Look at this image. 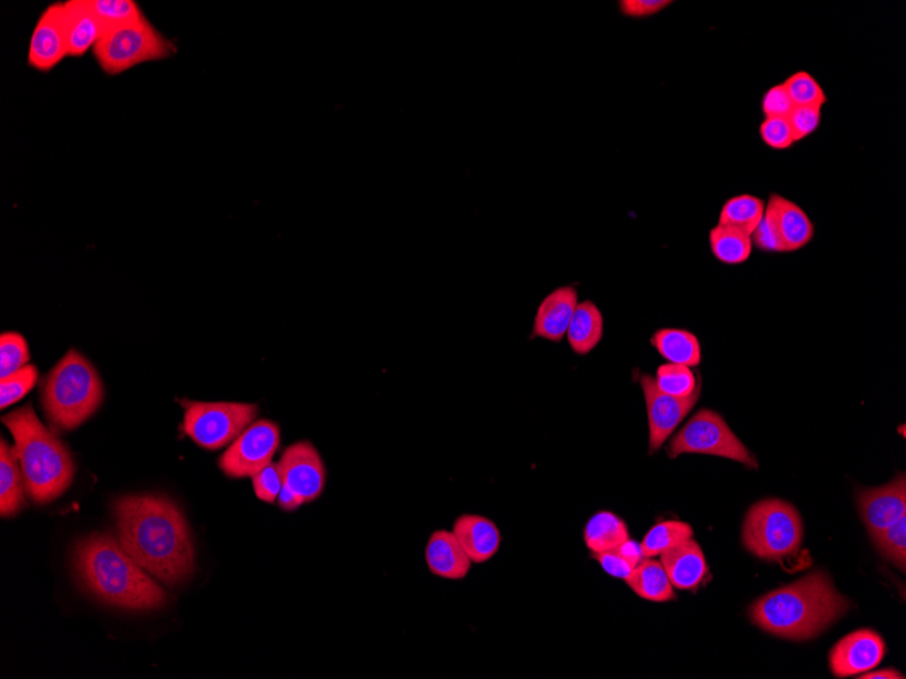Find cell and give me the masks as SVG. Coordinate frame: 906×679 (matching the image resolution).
Wrapping results in <instances>:
<instances>
[{
	"label": "cell",
	"instance_id": "1",
	"mask_svg": "<svg viewBox=\"0 0 906 679\" xmlns=\"http://www.w3.org/2000/svg\"><path fill=\"white\" fill-rule=\"evenodd\" d=\"M116 535L138 566L175 586L195 572V545L177 503L165 495H128L113 503Z\"/></svg>",
	"mask_w": 906,
	"mask_h": 679
},
{
	"label": "cell",
	"instance_id": "2",
	"mask_svg": "<svg viewBox=\"0 0 906 679\" xmlns=\"http://www.w3.org/2000/svg\"><path fill=\"white\" fill-rule=\"evenodd\" d=\"M74 568L84 590L114 608L150 611L167 603L166 593L109 533L76 543Z\"/></svg>",
	"mask_w": 906,
	"mask_h": 679
},
{
	"label": "cell",
	"instance_id": "3",
	"mask_svg": "<svg viewBox=\"0 0 906 679\" xmlns=\"http://www.w3.org/2000/svg\"><path fill=\"white\" fill-rule=\"evenodd\" d=\"M850 604L823 572L782 587L752 605L754 624L779 638L812 639L847 614Z\"/></svg>",
	"mask_w": 906,
	"mask_h": 679
},
{
	"label": "cell",
	"instance_id": "4",
	"mask_svg": "<svg viewBox=\"0 0 906 679\" xmlns=\"http://www.w3.org/2000/svg\"><path fill=\"white\" fill-rule=\"evenodd\" d=\"M14 436L27 495L38 505L62 496L75 476V463L69 447L47 429L32 404L2 418Z\"/></svg>",
	"mask_w": 906,
	"mask_h": 679
},
{
	"label": "cell",
	"instance_id": "5",
	"mask_svg": "<svg viewBox=\"0 0 906 679\" xmlns=\"http://www.w3.org/2000/svg\"><path fill=\"white\" fill-rule=\"evenodd\" d=\"M102 400L104 385L99 372L76 350H70L52 369L41 391L48 421L60 430L80 428L100 409Z\"/></svg>",
	"mask_w": 906,
	"mask_h": 679
},
{
	"label": "cell",
	"instance_id": "6",
	"mask_svg": "<svg viewBox=\"0 0 906 679\" xmlns=\"http://www.w3.org/2000/svg\"><path fill=\"white\" fill-rule=\"evenodd\" d=\"M93 52L100 69L116 76L144 63L171 59L177 45L143 17L130 25L107 30Z\"/></svg>",
	"mask_w": 906,
	"mask_h": 679
},
{
	"label": "cell",
	"instance_id": "7",
	"mask_svg": "<svg viewBox=\"0 0 906 679\" xmlns=\"http://www.w3.org/2000/svg\"><path fill=\"white\" fill-rule=\"evenodd\" d=\"M803 539L801 515L790 503L766 500L749 511L742 542L749 552L765 560L794 555Z\"/></svg>",
	"mask_w": 906,
	"mask_h": 679
},
{
	"label": "cell",
	"instance_id": "8",
	"mask_svg": "<svg viewBox=\"0 0 906 679\" xmlns=\"http://www.w3.org/2000/svg\"><path fill=\"white\" fill-rule=\"evenodd\" d=\"M670 459L681 454H709L733 460L748 469L758 470L759 463L749 449L742 444L727 421L712 410H699L680 432L670 441L667 449Z\"/></svg>",
	"mask_w": 906,
	"mask_h": 679
},
{
	"label": "cell",
	"instance_id": "9",
	"mask_svg": "<svg viewBox=\"0 0 906 679\" xmlns=\"http://www.w3.org/2000/svg\"><path fill=\"white\" fill-rule=\"evenodd\" d=\"M256 404L189 403L184 416V432L207 451L231 445L258 415Z\"/></svg>",
	"mask_w": 906,
	"mask_h": 679
},
{
	"label": "cell",
	"instance_id": "10",
	"mask_svg": "<svg viewBox=\"0 0 906 679\" xmlns=\"http://www.w3.org/2000/svg\"><path fill=\"white\" fill-rule=\"evenodd\" d=\"M279 446L280 429L275 422H254L222 454L220 470L234 479L253 477L274 463Z\"/></svg>",
	"mask_w": 906,
	"mask_h": 679
},
{
	"label": "cell",
	"instance_id": "11",
	"mask_svg": "<svg viewBox=\"0 0 906 679\" xmlns=\"http://www.w3.org/2000/svg\"><path fill=\"white\" fill-rule=\"evenodd\" d=\"M639 384L642 388L646 410H648L649 422V453L660 451L670 435L676 432L679 424L690 414L694 404L698 403L700 391L692 397L680 399L667 395L657 387L655 378L649 374L639 375Z\"/></svg>",
	"mask_w": 906,
	"mask_h": 679
},
{
	"label": "cell",
	"instance_id": "12",
	"mask_svg": "<svg viewBox=\"0 0 906 679\" xmlns=\"http://www.w3.org/2000/svg\"><path fill=\"white\" fill-rule=\"evenodd\" d=\"M68 58L63 2L52 3L35 23L29 42L28 64L35 71L50 72Z\"/></svg>",
	"mask_w": 906,
	"mask_h": 679
},
{
	"label": "cell",
	"instance_id": "13",
	"mask_svg": "<svg viewBox=\"0 0 906 679\" xmlns=\"http://www.w3.org/2000/svg\"><path fill=\"white\" fill-rule=\"evenodd\" d=\"M282 481L295 491L305 503L322 495L326 484V469L317 447L308 441L296 442L286 449L279 462Z\"/></svg>",
	"mask_w": 906,
	"mask_h": 679
},
{
	"label": "cell",
	"instance_id": "14",
	"mask_svg": "<svg viewBox=\"0 0 906 679\" xmlns=\"http://www.w3.org/2000/svg\"><path fill=\"white\" fill-rule=\"evenodd\" d=\"M885 655V641L877 632L869 629L856 630L832 648L831 670L837 678L861 676L875 669Z\"/></svg>",
	"mask_w": 906,
	"mask_h": 679
},
{
	"label": "cell",
	"instance_id": "15",
	"mask_svg": "<svg viewBox=\"0 0 906 679\" xmlns=\"http://www.w3.org/2000/svg\"><path fill=\"white\" fill-rule=\"evenodd\" d=\"M857 506L872 536L885 531L906 515V477L899 474L890 483L877 488L862 490Z\"/></svg>",
	"mask_w": 906,
	"mask_h": 679
},
{
	"label": "cell",
	"instance_id": "16",
	"mask_svg": "<svg viewBox=\"0 0 906 679\" xmlns=\"http://www.w3.org/2000/svg\"><path fill=\"white\" fill-rule=\"evenodd\" d=\"M577 306L578 292L573 285L554 289L537 307L531 339L542 338L549 342H562Z\"/></svg>",
	"mask_w": 906,
	"mask_h": 679
},
{
	"label": "cell",
	"instance_id": "17",
	"mask_svg": "<svg viewBox=\"0 0 906 679\" xmlns=\"http://www.w3.org/2000/svg\"><path fill=\"white\" fill-rule=\"evenodd\" d=\"M660 557L670 584L678 590H698L709 572L703 551L693 538L663 552Z\"/></svg>",
	"mask_w": 906,
	"mask_h": 679
},
{
	"label": "cell",
	"instance_id": "18",
	"mask_svg": "<svg viewBox=\"0 0 906 679\" xmlns=\"http://www.w3.org/2000/svg\"><path fill=\"white\" fill-rule=\"evenodd\" d=\"M453 535L473 563H486L497 554L501 532L492 519L476 514H463L455 521Z\"/></svg>",
	"mask_w": 906,
	"mask_h": 679
},
{
	"label": "cell",
	"instance_id": "19",
	"mask_svg": "<svg viewBox=\"0 0 906 679\" xmlns=\"http://www.w3.org/2000/svg\"><path fill=\"white\" fill-rule=\"evenodd\" d=\"M429 572L439 578L462 580L467 577L471 559L452 532H434L426 544Z\"/></svg>",
	"mask_w": 906,
	"mask_h": 679
},
{
	"label": "cell",
	"instance_id": "20",
	"mask_svg": "<svg viewBox=\"0 0 906 679\" xmlns=\"http://www.w3.org/2000/svg\"><path fill=\"white\" fill-rule=\"evenodd\" d=\"M65 32H68L69 56L80 59L99 44L104 28L90 8L89 0L63 2Z\"/></svg>",
	"mask_w": 906,
	"mask_h": 679
},
{
	"label": "cell",
	"instance_id": "21",
	"mask_svg": "<svg viewBox=\"0 0 906 679\" xmlns=\"http://www.w3.org/2000/svg\"><path fill=\"white\" fill-rule=\"evenodd\" d=\"M766 205L775 215L784 253L799 251L814 238V224L806 212L791 199L772 193Z\"/></svg>",
	"mask_w": 906,
	"mask_h": 679
},
{
	"label": "cell",
	"instance_id": "22",
	"mask_svg": "<svg viewBox=\"0 0 906 679\" xmlns=\"http://www.w3.org/2000/svg\"><path fill=\"white\" fill-rule=\"evenodd\" d=\"M25 483L16 447L4 439L0 444V515L14 517L25 506Z\"/></svg>",
	"mask_w": 906,
	"mask_h": 679
},
{
	"label": "cell",
	"instance_id": "23",
	"mask_svg": "<svg viewBox=\"0 0 906 679\" xmlns=\"http://www.w3.org/2000/svg\"><path fill=\"white\" fill-rule=\"evenodd\" d=\"M604 336V318L600 308L594 301L578 302L573 313L567 343L577 356H588L597 348Z\"/></svg>",
	"mask_w": 906,
	"mask_h": 679
},
{
	"label": "cell",
	"instance_id": "24",
	"mask_svg": "<svg viewBox=\"0 0 906 679\" xmlns=\"http://www.w3.org/2000/svg\"><path fill=\"white\" fill-rule=\"evenodd\" d=\"M638 597L650 603L675 601V587L670 584L666 568L660 560L645 557L626 580Z\"/></svg>",
	"mask_w": 906,
	"mask_h": 679
},
{
	"label": "cell",
	"instance_id": "25",
	"mask_svg": "<svg viewBox=\"0 0 906 679\" xmlns=\"http://www.w3.org/2000/svg\"><path fill=\"white\" fill-rule=\"evenodd\" d=\"M651 344L658 354L670 363L690 368L702 362V347L697 336L682 329H661L651 337Z\"/></svg>",
	"mask_w": 906,
	"mask_h": 679
},
{
	"label": "cell",
	"instance_id": "26",
	"mask_svg": "<svg viewBox=\"0 0 906 679\" xmlns=\"http://www.w3.org/2000/svg\"><path fill=\"white\" fill-rule=\"evenodd\" d=\"M628 538L630 533L625 521L611 512L596 513L585 525L584 542L594 555L618 548Z\"/></svg>",
	"mask_w": 906,
	"mask_h": 679
},
{
	"label": "cell",
	"instance_id": "27",
	"mask_svg": "<svg viewBox=\"0 0 906 679\" xmlns=\"http://www.w3.org/2000/svg\"><path fill=\"white\" fill-rule=\"evenodd\" d=\"M709 241L712 256L724 265H741L751 258L753 250L751 235L739 229L718 224L711 229Z\"/></svg>",
	"mask_w": 906,
	"mask_h": 679
},
{
	"label": "cell",
	"instance_id": "28",
	"mask_svg": "<svg viewBox=\"0 0 906 679\" xmlns=\"http://www.w3.org/2000/svg\"><path fill=\"white\" fill-rule=\"evenodd\" d=\"M764 212L763 199L751 196V194H741V196L729 198L723 204L718 224L752 235L763 218Z\"/></svg>",
	"mask_w": 906,
	"mask_h": 679
},
{
	"label": "cell",
	"instance_id": "29",
	"mask_svg": "<svg viewBox=\"0 0 906 679\" xmlns=\"http://www.w3.org/2000/svg\"><path fill=\"white\" fill-rule=\"evenodd\" d=\"M691 538H693V529L690 524L681 523V521H663L646 533L640 547H642L645 557H656Z\"/></svg>",
	"mask_w": 906,
	"mask_h": 679
},
{
	"label": "cell",
	"instance_id": "30",
	"mask_svg": "<svg viewBox=\"0 0 906 679\" xmlns=\"http://www.w3.org/2000/svg\"><path fill=\"white\" fill-rule=\"evenodd\" d=\"M656 384L667 395L686 399L702 390V378L692 368L678 363H662L658 367Z\"/></svg>",
	"mask_w": 906,
	"mask_h": 679
},
{
	"label": "cell",
	"instance_id": "31",
	"mask_svg": "<svg viewBox=\"0 0 906 679\" xmlns=\"http://www.w3.org/2000/svg\"><path fill=\"white\" fill-rule=\"evenodd\" d=\"M599 562L604 572L614 578L627 580L637 568L638 564L645 559L640 544L628 538L618 548L600 552L594 555Z\"/></svg>",
	"mask_w": 906,
	"mask_h": 679
},
{
	"label": "cell",
	"instance_id": "32",
	"mask_svg": "<svg viewBox=\"0 0 906 679\" xmlns=\"http://www.w3.org/2000/svg\"><path fill=\"white\" fill-rule=\"evenodd\" d=\"M89 4L104 28V33L146 17L135 0H89Z\"/></svg>",
	"mask_w": 906,
	"mask_h": 679
},
{
	"label": "cell",
	"instance_id": "33",
	"mask_svg": "<svg viewBox=\"0 0 906 679\" xmlns=\"http://www.w3.org/2000/svg\"><path fill=\"white\" fill-rule=\"evenodd\" d=\"M794 106H821L827 101L823 86L806 71L795 72L783 82Z\"/></svg>",
	"mask_w": 906,
	"mask_h": 679
},
{
	"label": "cell",
	"instance_id": "34",
	"mask_svg": "<svg viewBox=\"0 0 906 679\" xmlns=\"http://www.w3.org/2000/svg\"><path fill=\"white\" fill-rule=\"evenodd\" d=\"M30 353L25 338L18 332H3L0 338V375L2 379L29 366Z\"/></svg>",
	"mask_w": 906,
	"mask_h": 679
},
{
	"label": "cell",
	"instance_id": "35",
	"mask_svg": "<svg viewBox=\"0 0 906 679\" xmlns=\"http://www.w3.org/2000/svg\"><path fill=\"white\" fill-rule=\"evenodd\" d=\"M878 549L896 566L905 572L906 566V515L898 518L896 523L886 527L885 531L873 536Z\"/></svg>",
	"mask_w": 906,
	"mask_h": 679
},
{
	"label": "cell",
	"instance_id": "36",
	"mask_svg": "<svg viewBox=\"0 0 906 679\" xmlns=\"http://www.w3.org/2000/svg\"><path fill=\"white\" fill-rule=\"evenodd\" d=\"M39 372L34 366H27L9 378L0 381V408L8 409L21 400L38 383Z\"/></svg>",
	"mask_w": 906,
	"mask_h": 679
},
{
	"label": "cell",
	"instance_id": "37",
	"mask_svg": "<svg viewBox=\"0 0 906 679\" xmlns=\"http://www.w3.org/2000/svg\"><path fill=\"white\" fill-rule=\"evenodd\" d=\"M752 244L759 250L765 253H784L781 235H779L775 215L772 209L765 204V212L763 218L756 229L751 235Z\"/></svg>",
	"mask_w": 906,
	"mask_h": 679
},
{
	"label": "cell",
	"instance_id": "38",
	"mask_svg": "<svg viewBox=\"0 0 906 679\" xmlns=\"http://www.w3.org/2000/svg\"><path fill=\"white\" fill-rule=\"evenodd\" d=\"M760 137L772 150H787L795 142L787 119H765L760 125Z\"/></svg>",
	"mask_w": 906,
	"mask_h": 679
},
{
	"label": "cell",
	"instance_id": "39",
	"mask_svg": "<svg viewBox=\"0 0 906 679\" xmlns=\"http://www.w3.org/2000/svg\"><path fill=\"white\" fill-rule=\"evenodd\" d=\"M282 484L279 463H270L267 469L253 476L254 493L262 502L275 503L279 500Z\"/></svg>",
	"mask_w": 906,
	"mask_h": 679
},
{
	"label": "cell",
	"instance_id": "40",
	"mask_svg": "<svg viewBox=\"0 0 906 679\" xmlns=\"http://www.w3.org/2000/svg\"><path fill=\"white\" fill-rule=\"evenodd\" d=\"M823 117L821 106H795L789 116L791 130H793L795 142H801L819 130Z\"/></svg>",
	"mask_w": 906,
	"mask_h": 679
},
{
	"label": "cell",
	"instance_id": "41",
	"mask_svg": "<svg viewBox=\"0 0 906 679\" xmlns=\"http://www.w3.org/2000/svg\"><path fill=\"white\" fill-rule=\"evenodd\" d=\"M794 103L791 101L786 88L782 84L771 88L761 101V111L765 119H789L793 112Z\"/></svg>",
	"mask_w": 906,
	"mask_h": 679
},
{
	"label": "cell",
	"instance_id": "42",
	"mask_svg": "<svg viewBox=\"0 0 906 679\" xmlns=\"http://www.w3.org/2000/svg\"><path fill=\"white\" fill-rule=\"evenodd\" d=\"M669 0H620L621 14L630 18L653 17L669 8Z\"/></svg>",
	"mask_w": 906,
	"mask_h": 679
},
{
	"label": "cell",
	"instance_id": "43",
	"mask_svg": "<svg viewBox=\"0 0 906 679\" xmlns=\"http://www.w3.org/2000/svg\"><path fill=\"white\" fill-rule=\"evenodd\" d=\"M301 505H305V501L301 500L300 496L295 493V491L286 486V484H282L279 495V506L282 508V511L294 512Z\"/></svg>",
	"mask_w": 906,
	"mask_h": 679
},
{
	"label": "cell",
	"instance_id": "44",
	"mask_svg": "<svg viewBox=\"0 0 906 679\" xmlns=\"http://www.w3.org/2000/svg\"><path fill=\"white\" fill-rule=\"evenodd\" d=\"M857 678H863V679H886V678L887 679H899V678H905V677L902 675V672H899L897 670L885 669V670L874 671V672H869V671L863 672L862 677H857Z\"/></svg>",
	"mask_w": 906,
	"mask_h": 679
}]
</instances>
